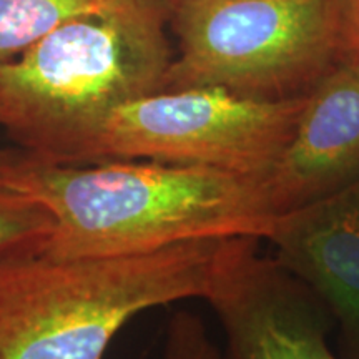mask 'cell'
Listing matches in <instances>:
<instances>
[{"label":"cell","mask_w":359,"mask_h":359,"mask_svg":"<svg viewBox=\"0 0 359 359\" xmlns=\"http://www.w3.org/2000/svg\"><path fill=\"white\" fill-rule=\"evenodd\" d=\"M0 183L55 219L50 258L147 253L213 238L264 240L275 222L264 182L226 170L151 160L70 165L0 148Z\"/></svg>","instance_id":"1"},{"label":"cell","mask_w":359,"mask_h":359,"mask_svg":"<svg viewBox=\"0 0 359 359\" xmlns=\"http://www.w3.org/2000/svg\"><path fill=\"white\" fill-rule=\"evenodd\" d=\"M173 62L161 0H105L0 62V128L17 148L83 165L111 111L161 92Z\"/></svg>","instance_id":"2"},{"label":"cell","mask_w":359,"mask_h":359,"mask_svg":"<svg viewBox=\"0 0 359 359\" xmlns=\"http://www.w3.org/2000/svg\"><path fill=\"white\" fill-rule=\"evenodd\" d=\"M231 240L111 257L40 255L2 269L0 359H103L137 314L205 299Z\"/></svg>","instance_id":"3"},{"label":"cell","mask_w":359,"mask_h":359,"mask_svg":"<svg viewBox=\"0 0 359 359\" xmlns=\"http://www.w3.org/2000/svg\"><path fill=\"white\" fill-rule=\"evenodd\" d=\"M165 7L178 53L163 90L303 97L348 53L343 0H165Z\"/></svg>","instance_id":"4"},{"label":"cell","mask_w":359,"mask_h":359,"mask_svg":"<svg viewBox=\"0 0 359 359\" xmlns=\"http://www.w3.org/2000/svg\"><path fill=\"white\" fill-rule=\"evenodd\" d=\"M304 97L263 100L213 87L151 93L111 111L87 163L200 165L264 182L293 137Z\"/></svg>","instance_id":"5"},{"label":"cell","mask_w":359,"mask_h":359,"mask_svg":"<svg viewBox=\"0 0 359 359\" xmlns=\"http://www.w3.org/2000/svg\"><path fill=\"white\" fill-rule=\"evenodd\" d=\"M259 238L228 245L206 302L226 338V359H339L327 344L323 302L275 258Z\"/></svg>","instance_id":"6"},{"label":"cell","mask_w":359,"mask_h":359,"mask_svg":"<svg viewBox=\"0 0 359 359\" xmlns=\"http://www.w3.org/2000/svg\"><path fill=\"white\" fill-rule=\"evenodd\" d=\"M359 180V58L346 53L309 90L293 137L264 178L275 217Z\"/></svg>","instance_id":"7"},{"label":"cell","mask_w":359,"mask_h":359,"mask_svg":"<svg viewBox=\"0 0 359 359\" xmlns=\"http://www.w3.org/2000/svg\"><path fill=\"white\" fill-rule=\"evenodd\" d=\"M264 240L341 326L346 359H359V180L311 205L278 215Z\"/></svg>","instance_id":"8"},{"label":"cell","mask_w":359,"mask_h":359,"mask_svg":"<svg viewBox=\"0 0 359 359\" xmlns=\"http://www.w3.org/2000/svg\"><path fill=\"white\" fill-rule=\"evenodd\" d=\"M55 219L27 193L0 183V271L43 255Z\"/></svg>","instance_id":"9"},{"label":"cell","mask_w":359,"mask_h":359,"mask_svg":"<svg viewBox=\"0 0 359 359\" xmlns=\"http://www.w3.org/2000/svg\"><path fill=\"white\" fill-rule=\"evenodd\" d=\"M105 0H0V62L24 52L64 22Z\"/></svg>","instance_id":"10"},{"label":"cell","mask_w":359,"mask_h":359,"mask_svg":"<svg viewBox=\"0 0 359 359\" xmlns=\"http://www.w3.org/2000/svg\"><path fill=\"white\" fill-rule=\"evenodd\" d=\"M161 359H226L210 338L201 318L178 311L170 318Z\"/></svg>","instance_id":"11"},{"label":"cell","mask_w":359,"mask_h":359,"mask_svg":"<svg viewBox=\"0 0 359 359\" xmlns=\"http://www.w3.org/2000/svg\"><path fill=\"white\" fill-rule=\"evenodd\" d=\"M343 32L346 52L359 58V0H343Z\"/></svg>","instance_id":"12"}]
</instances>
